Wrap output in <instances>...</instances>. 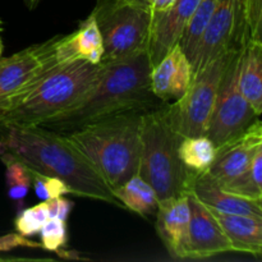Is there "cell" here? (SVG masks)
<instances>
[{
    "instance_id": "ac0fdd59",
    "label": "cell",
    "mask_w": 262,
    "mask_h": 262,
    "mask_svg": "<svg viewBox=\"0 0 262 262\" xmlns=\"http://www.w3.org/2000/svg\"><path fill=\"white\" fill-rule=\"evenodd\" d=\"M238 86L256 115L262 112V41L242 38L238 60Z\"/></svg>"
},
{
    "instance_id": "7c38bea8",
    "label": "cell",
    "mask_w": 262,
    "mask_h": 262,
    "mask_svg": "<svg viewBox=\"0 0 262 262\" xmlns=\"http://www.w3.org/2000/svg\"><path fill=\"white\" fill-rule=\"evenodd\" d=\"M262 148V124L260 118L235 137L216 146V154L207 173L219 183L228 181L243 170L255 154Z\"/></svg>"
},
{
    "instance_id": "8fae6325",
    "label": "cell",
    "mask_w": 262,
    "mask_h": 262,
    "mask_svg": "<svg viewBox=\"0 0 262 262\" xmlns=\"http://www.w3.org/2000/svg\"><path fill=\"white\" fill-rule=\"evenodd\" d=\"M188 204L191 216L187 237V258H209L234 252L212 212L191 193H188Z\"/></svg>"
},
{
    "instance_id": "5bb4252c",
    "label": "cell",
    "mask_w": 262,
    "mask_h": 262,
    "mask_svg": "<svg viewBox=\"0 0 262 262\" xmlns=\"http://www.w3.org/2000/svg\"><path fill=\"white\" fill-rule=\"evenodd\" d=\"M196 197L207 209L227 214L252 215L262 217V201L246 199L225 191L207 170L189 174L187 194Z\"/></svg>"
},
{
    "instance_id": "6da1fadb",
    "label": "cell",
    "mask_w": 262,
    "mask_h": 262,
    "mask_svg": "<svg viewBox=\"0 0 262 262\" xmlns=\"http://www.w3.org/2000/svg\"><path fill=\"white\" fill-rule=\"evenodd\" d=\"M0 152L12 154L32 170L61 179L76 196L122 207L104 178L64 135L40 125L0 124Z\"/></svg>"
},
{
    "instance_id": "4fadbf2b",
    "label": "cell",
    "mask_w": 262,
    "mask_h": 262,
    "mask_svg": "<svg viewBox=\"0 0 262 262\" xmlns=\"http://www.w3.org/2000/svg\"><path fill=\"white\" fill-rule=\"evenodd\" d=\"M200 0H174L163 12L152 13L147 54L151 66L158 64L178 43Z\"/></svg>"
},
{
    "instance_id": "83f0119b",
    "label": "cell",
    "mask_w": 262,
    "mask_h": 262,
    "mask_svg": "<svg viewBox=\"0 0 262 262\" xmlns=\"http://www.w3.org/2000/svg\"><path fill=\"white\" fill-rule=\"evenodd\" d=\"M41 246L50 252H58L67 245L66 220L49 217L40 230Z\"/></svg>"
},
{
    "instance_id": "5b68a950",
    "label": "cell",
    "mask_w": 262,
    "mask_h": 262,
    "mask_svg": "<svg viewBox=\"0 0 262 262\" xmlns=\"http://www.w3.org/2000/svg\"><path fill=\"white\" fill-rule=\"evenodd\" d=\"M166 104L145 112L141 118L138 174L150 183L159 201L187 194L191 174L179 159L178 147L182 136L169 123Z\"/></svg>"
},
{
    "instance_id": "7a4b0ae2",
    "label": "cell",
    "mask_w": 262,
    "mask_h": 262,
    "mask_svg": "<svg viewBox=\"0 0 262 262\" xmlns=\"http://www.w3.org/2000/svg\"><path fill=\"white\" fill-rule=\"evenodd\" d=\"M151 68L147 51L104 63L101 76L92 89L79 101L41 123L40 127L66 135L117 113L147 112L163 106L166 102L158 99L151 91Z\"/></svg>"
},
{
    "instance_id": "484cf974",
    "label": "cell",
    "mask_w": 262,
    "mask_h": 262,
    "mask_svg": "<svg viewBox=\"0 0 262 262\" xmlns=\"http://www.w3.org/2000/svg\"><path fill=\"white\" fill-rule=\"evenodd\" d=\"M31 173V181H32V188L35 191L36 196L41 200V201H49L55 197L64 196L67 193H72L71 188L68 184L64 183L61 179L56 178V177L45 176L38 171L30 169Z\"/></svg>"
},
{
    "instance_id": "e0dca14e",
    "label": "cell",
    "mask_w": 262,
    "mask_h": 262,
    "mask_svg": "<svg viewBox=\"0 0 262 262\" xmlns=\"http://www.w3.org/2000/svg\"><path fill=\"white\" fill-rule=\"evenodd\" d=\"M59 54L64 63H69L77 59L87 60L92 64L101 63L104 55V43L92 13L79 23L78 28L74 32L63 35L59 43Z\"/></svg>"
},
{
    "instance_id": "9c48e42d",
    "label": "cell",
    "mask_w": 262,
    "mask_h": 262,
    "mask_svg": "<svg viewBox=\"0 0 262 262\" xmlns=\"http://www.w3.org/2000/svg\"><path fill=\"white\" fill-rule=\"evenodd\" d=\"M239 50L233 51L225 67L214 110L205 135L215 146L222 145L229 138L238 136L260 118L253 112L252 106L243 96L238 86Z\"/></svg>"
},
{
    "instance_id": "44dd1931",
    "label": "cell",
    "mask_w": 262,
    "mask_h": 262,
    "mask_svg": "<svg viewBox=\"0 0 262 262\" xmlns=\"http://www.w3.org/2000/svg\"><path fill=\"white\" fill-rule=\"evenodd\" d=\"M220 186L237 196L262 201V148L241 173L220 183Z\"/></svg>"
},
{
    "instance_id": "2e32d148",
    "label": "cell",
    "mask_w": 262,
    "mask_h": 262,
    "mask_svg": "<svg viewBox=\"0 0 262 262\" xmlns=\"http://www.w3.org/2000/svg\"><path fill=\"white\" fill-rule=\"evenodd\" d=\"M209 210L220 224L234 252L250 253L260 257L262 252V217Z\"/></svg>"
},
{
    "instance_id": "d6a6232c",
    "label": "cell",
    "mask_w": 262,
    "mask_h": 262,
    "mask_svg": "<svg viewBox=\"0 0 262 262\" xmlns=\"http://www.w3.org/2000/svg\"><path fill=\"white\" fill-rule=\"evenodd\" d=\"M120 2L127 3V4H130V5H135V7L145 8V9H150V5H151V0H120Z\"/></svg>"
},
{
    "instance_id": "30bf717a",
    "label": "cell",
    "mask_w": 262,
    "mask_h": 262,
    "mask_svg": "<svg viewBox=\"0 0 262 262\" xmlns=\"http://www.w3.org/2000/svg\"><path fill=\"white\" fill-rule=\"evenodd\" d=\"M243 32V0H216L192 64L193 76L217 56L232 49H241Z\"/></svg>"
},
{
    "instance_id": "cb8c5ba5",
    "label": "cell",
    "mask_w": 262,
    "mask_h": 262,
    "mask_svg": "<svg viewBox=\"0 0 262 262\" xmlns=\"http://www.w3.org/2000/svg\"><path fill=\"white\" fill-rule=\"evenodd\" d=\"M181 46L177 43L164 55V58L158 64L151 68L150 72V87L152 94L161 101L169 102V92H170L171 77L176 68L177 56L181 51Z\"/></svg>"
},
{
    "instance_id": "d6986e66",
    "label": "cell",
    "mask_w": 262,
    "mask_h": 262,
    "mask_svg": "<svg viewBox=\"0 0 262 262\" xmlns=\"http://www.w3.org/2000/svg\"><path fill=\"white\" fill-rule=\"evenodd\" d=\"M113 193L122 206H125L136 214L142 216L156 214L159 202L156 192L138 173L113 189Z\"/></svg>"
},
{
    "instance_id": "603a6c76",
    "label": "cell",
    "mask_w": 262,
    "mask_h": 262,
    "mask_svg": "<svg viewBox=\"0 0 262 262\" xmlns=\"http://www.w3.org/2000/svg\"><path fill=\"white\" fill-rule=\"evenodd\" d=\"M0 160L5 165L8 196L13 201L22 205L32 187L30 168L9 152H0Z\"/></svg>"
},
{
    "instance_id": "e575fe53",
    "label": "cell",
    "mask_w": 262,
    "mask_h": 262,
    "mask_svg": "<svg viewBox=\"0 0 262 262\" xmlns=\"http://www.w3.org/2000/svg\"><path fill=\"white\" fill-rule=\"evenodd\" d=\"M3 50H4V45H3V40H2V37H0V56H2Z\"/></svg>"
},
{
    "instance_id": "8992f818",
    "label": "cell",
    "mask_w": 262,
    "mask_h": 262,
    "mask_svg": "<svg viewBox=\"0 0 262 262\" xmlns=\"http://www.w3.org/2000/svg\"><path fill=\"white\" fill-rule=\"evenodd\" d=\"M104 43L101 63L129 58L147 51L150 36V9L120 0H97L92 10Z\"/></svg>"
},
{
    "instance_id": "7402d4cb",
    "label": "cell",
    "mask_w": 262,
    "mask_h": 262,
    "mask_svg": "<svg viewBox=\"0 0 262 262\" xmlns=\"http://www.w3.org/2000/svg\"><path fill=\"white\" fill-rule=\"evenodd\" d=\"M182 164L192 173L207 170L215 159L216 146L207 136L182 137L178 147Z\"/></svg>"
},
{
    "instance_id": "ba28073f",
    "label": "cell",
    "mask_w": 262,
    "mask_h": 262,
    "mask_svg": "<svg viewBox=\"0 0 262 262\" xmlns=\"http://www.w3.org/2000/svg\"><path fill=\"white\" fill-rule=\"evenodd\" d=\"M61 37L53 36L7 58L0 56V102L19 97L54 69L67 64L59 54Z\"/></svg>"
},
{
    "instance_id": "d4e9b609",
    "label": "cell",
    "mask_w": 262,
    "mask_h": 262,
    "mask_svg": "<svg viewBox=\"0 0 262 262\" xmlns=\"http://www.w3.org/2000/svg\"><path fill=\"white\" fill-rule=\"evenodd\" d=\"M49 219L48 206L46 202L35 205L32 207L22 210L14 220L15 232L19 233L23 237H31L40 233L41 228Z\"/></svg>"
},
{
    "instance_id": "836d02e7",
    "label": "cell",
    "mask_w": 262,
    "mask_h": 262,
    "mask_svg": "<svg viewBox=\"0 0 262 262\" xmlns=\"http://www.w3.org/2000/svg\"><path fill=\"white\" fill-rule=\"evenodd\" d=\"M25 2V5L28 8V9H35L38 4L41 3V0H23Z\"/></svg>"
},
{
    "instance_id": "f546056e",
    "label": "cell",
    "mask_w": 262,
    "mask_h": 262,
    "mask_svg": "<svg viewBox=\"0 0 262 262\" xmlns=\"http://www.w3.org/2000/svg\"><path fill=\"white\" fill-rule=\"evenodd\" d=\"M18 247H32V248H42L41 243L31 242L27 237H23L19 233H9L3 237H0V252H7Z\"/></svg>"
},
{
    "instance_id": "1f68e13d",
    "label": "cell",
    "mask_w": 262,
    "mask_h": 262,
    "mask_svg": "<svg viewBox=\"0 0 262 262\" xmlns=\"http://www.w3.org/2000/svg\"><path fill=\"white\" fill-rule=\"evenodd\" d=\"M173 2L174 0H151V5H150L151 13L163 12V10H165L166 8L170 7Z\"/></svg>"
},
{
    "instance_id": "f1b7e54d",
    "label": "cell",
    "mask_w": 262,
    "mask_h": 262,
    "mask_svg": "<svg viewBox=\"0 0 262 262\" xmlns=\"http://www.w3.org/2000/svg\"><path fill=\"white\" fill-rule=\"evenodd\" d=\"M243 37L262 41V0H243Z\"/></svg>"
},
{
    "instance_id": "277c9868",
    "label": "cell",
    "mask_w": 262,
    "mask_h": 262,
    "mask_svg": "<svg viewBox=\"0 0 262 262\" xmlns=\"http://www.w3.org/2000/svg\"><path fill=\"white\" fill-rule=\"evenodd\" d=\"M104 63L69 61L54 69L26 94L0 102V124L40 125L82 99L101 76Z\"/></svg>"
},
{
    "instance_id": "9a60e30c",
    "label": "cell",
    "mask_w": 262,
    "mask_h": 262,
    "mask_svg": "<svg viewBox=\"0 0 262 262\" xmlns=\"http://www.w3.org/2000/svg\"><path fill=\"white\" fill-rule=\"evenodd\" d=\"M156 230L168 252L176 258H187L189 227L188 194L161 200L156 210Z\"/></svg>"
},
{
    "instance_id": "3957f363",
    "label": "cell",
    "mask_w": 262,
    "mask_h": 262,
    "mask_svg": "<svg viewBox=\"0 0 262 262\" xmlns=\"http://www.w3.org/2000/svg\"><path fill=\"white\" fill-rule=\"evenodd\" d=\"M143 113V110L117 113L64 135L112 191L138 173Z\"/></svg>"
},
{
    "instance_id": "4316f807",
    "label": "cell",
    "mask_w": 262,
    "mask_h": 262,
    "mask_svg": "<svg viewBox=\"0 0 262 262\" xmlns=\"http://www.w3.org/2000/svg\"><path fill=\"white\" fill-rule=\"evenodd\" d=\"M193 78V69H192L191 61L187 59L183 51H179L177 56L176 68H174L173 77H171L170 92H169V102L177 101L181 99L191 84Z\"/></svg>"
},
{
    "instance_id": "d590c367",
    "label": "cell",
    "mask_w": 262,
    "mask_h": 262,
    "mask_svg": "<svg viewBox=\"0 0 262 262\" xmlns=\"http://www.w3.org/2000/svg\"><path fill=\"white\" fill-rule=\"evenodd\" d=\"M0 31H3V20L0 19Z\"/></svg>"
},
{
    "instance_id": "4dcf8cb0",
    "label": "cell",
    "mask_w": 262,
    "mask_h": 262,
    "mask_svg": "<svg viewBox=\"0 0 262 262\" xmlns=\"http://www.w3.org/2000/svg\"><path fill=\"white\" fill-rule=\"evenodd\" d=\"M45 202L46 206H48L49 217H51V219L67 220V217L71 214L72 206H73V204L64 196L55 197V199Z\"/></svg>"
},
{
    "instance_id": "ffe728a7",
    "label": "cell",
    "mask_w": 262,
    "mask_h": 262,
    "mask_svg": "<svg viewBox=\"0 0 262 262\" xmlns=\"http://www.w3.org/2000/svg\"><path fill=\"white\" fill-rule=\"evenodd\" d=\"M215 5H216V0H200L199 5L189 18L188 23H187L186 28H184L183 33L178 41V45L181 46L182 51L187 56V59L191 61V66L196 59L200 42H201L205 30L209 25Z\"/></svg>"
},
{
    "instance_id": "52a82bcc",
    "label": "cell",
    "mask_w": 262,
    "mask_h": 262,
    "mask_svg": "<svg viewBox=\"0 0 262 262\" xmlns=\"http://www.w3.org/2000/svg\"><path fill=\"white\" fill-rule=\"evenodd\" d=\"M232 49L197 72L186 94L177 101L166 104V117L177 133L182 137L205 136L216 101L217 90Z\"/></svg>"
}]
</instances>
